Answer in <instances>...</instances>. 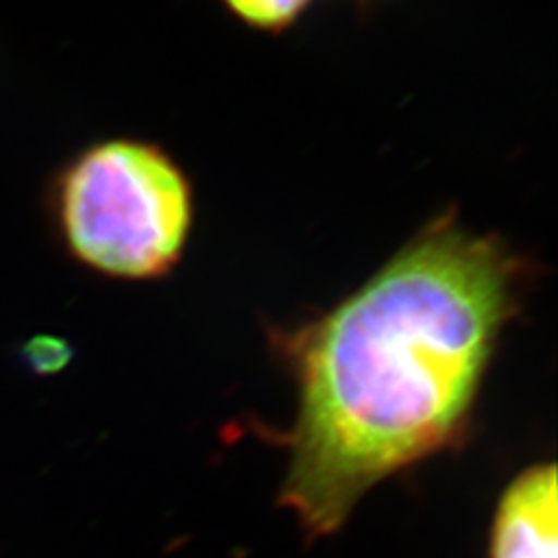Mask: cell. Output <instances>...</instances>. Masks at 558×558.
Returning a JSON list of instances; mask_svg holds the SVG:
<instances>
[{"mask_svg": "<svg viewBox=\"0 0 558 558\" xmlns=\"http://www.w3.org/2000/svg\"><path fill=\"white\" fill-rule=\"evenodd\" d=\"M530 276L451 209L333 308L274 333L296 385L278 502L308 538L333 536L377 484L465 439Z\"/></svg>", "mask_w": 558, "mask_h": 558, "instance_id": "1", "label": "cell"}, {"mask_svg": "<svg viewBox=\"0 0 558 558\" xmlns=\"http://www.w3.org/2000/svg\"><path fill=\"white\" fill-rule=\"evenodd\" d=\"M44 211L62 255L126 283L170 276L195 226V186L161 143L106 137L83 145L50 174Z\"/></svg>", "mask_w": 558, "mask_h": 558, "instance_id": "2", "label": "cell"}, {"mask_svg": "<svg viewBox=\"0 0 558 558\" xmlns=\"http://www.w3.org/2000/svg\"><path fill=\"white\" fill-rule=\"evenodd\" d=\"M557 463L539 461L502 490L488 538V558H557Z\"/></svg>", "mask_w": 558, "mask_h": 558, "instance_id": "3", "label": "cell"}, {"mask_svg": "<svg viewBox=\"0 0 558 558\" xmlns=\"http://www.w3.org/2000/svg\"><path fill=\"white\" fill-rule=\"evenodd\" d=\"M220 4L242 27L276 38L294 29L317 0H220Z\"/></svg>", "mask_w": 558, "mask_h": 558, "instance_id": "4", "label": "cell"}, {"mask_svg": "<svg viewBox=\"0 0 558 558\" xmlns=\"http://www.w3.org/2000/svg\"><path fill=\"white\" fill-rule=\"evenodd\" d=\"M23 356L27 360L29 371L38 373V375H50V373H59L66 362L73 359V350L71 345L59 338H34L27 341Z\"/></svg>", "mask_w": 558, "mask_h": 558, "instance_id": "5", "label": "cell"}, {"mask_svg": "<svg viewBox=\"0 0 558 558\" xmlns=\"http://www.w3.org/2000/svg\"><path fill=\"white\" fill-rule=\"evenodd\" d=\"M356 2H373V0H356Z\"/></svg>", "mask_w": 558, "mask_h": 558, "instance_id": "6", "label": "cell"}]
</instances>
